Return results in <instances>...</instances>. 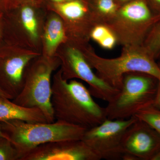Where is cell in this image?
I'll list each match as a JSON object with an SVG mask.
<instances>
[{"label":"cell","instance_id":"obj_1","mask_svg":"<svg viewBox=\"0 0 160 160\" xmlns=\"http://www.w3.org/2000/svg\"><path fill=\"white\" fill-rule=\"evenodd\" d=\"M51 104L55 120L86 129L107 118L106 108L94 101L89 89L77 80L64 79L61 72L52 84Z\"/></svg>","mask_w":160,"mask_h":160},{"label":"cell","instance_id":"obj_2","mask_svg":"<svg viewBox=\"0 0 160 160\" xmlns=\"http://www.w3.org/2000/svg\"><path fill=\"white\" fill-rule=\"evenodd\" d=\"M85 58L98 76L106 84L119 90L123 75L141 72L151 75L160 82V68L157 61L142 46L122 47L118 57L107 58L98 55L92 49L82 48Z\"/></svg>","mask_w":160,"mask_h":160},{"label":"cell","instance_id":"obj_3","mask_svg":"<svg viewBox=\"0 0 160 160\" xmlns=\"http://www.w3.org/2000/svg\"><path fill=\"white\" fill-rule=\"evenodd\" d=\"M0 122L3 132L18 149L21 158L42 144L63 140L82 139L87 129L57 121L32 123L15 119Z\"/></svg>","mask_w":160,"mask_h":160},{"label":"cell","instance_id":"obj_4","mask_svg":"<svg viewBox=\"0 0 160 160\" xmlns=\"http://www.w3.org/2000/svg\"><path fill=\"white\" fill-rule=\"evenodd\" d=\"M160 81L151 75L129 72L123 75L118 92L106 108L107 118L127 119L153 105Z\"/></svg>","mask_w":160,"mask_h":160},{"label":"cell","instance_id":"obj_5","mask_svg":"<svg viewBox=\"0 0 160 160\" xmlns=\"http://www.w3.org/2000/svg\"><path fill=\"white\" fill-rule=\"evenodd\" d=\"M160 15L155 14L146 0H134L120 6L106 25L122 47L142 46L144 40Z\"/></svg>","mask_w":160,"mask_h":160},{"label":"cell","instance_id":"obj_6","mask_svg":"<svg viewBox=\"0 0 160 160\" xmlns=\"http://www.w3.org/2000/svg\"><path fill=\"white\" fill-rule=\"evenodd\" d=\"M57 66L54 60L41 59L27 69L24 75L22 89L12 102L27 108L42 111L48 122H55L51 104V74Z\"/></svg>","mask_w":160,"mask_h":160},{"label":"cell","instance_id":"obj_7","mask_svg":"<svg viewBox=\"0 0 160 160\" xmlns=\"http://www.w3.org/2000/svg\"><path fill=\"white\" fill-rule=\"evenodd\" d=\"M106 118L98 126L86 129L82 140L101 159H122V143L125 132L136 120Z\"/></svg>","mask_w":160,"mask_h":160},{"label":"cell","instance_id":"obj_8","mask_svg":"<svg viewBox=\"0 0 160 160\" xmlns=\"http://www.w3.org/2000/svg\"><path fill=\"white\" fill-rule=\"evenodd\" d=\"M79 47L80 45H75L67 49L63 60V78L67 81L73 78L82 80L89 85L92 96L109 102L119 90L106 84L95 73Z\"/></svg>","mask_w":160,"mask_h":160},{"label":"cell","instance_id":"obj_9","mask_svg":"<svg viewBox=\"0 0 160 160\" xmlns=\"http://www.w3.org/2000/svg\"><path fill=\"white\" fill-rule=\"evenodd\" d=\"M122 150V160H152L160 151V134L137 118L123 136Z\"/></svg>","mask_w":160,"mask_h":160},{"label":"cell","instance_id":"obj_10","mask_svg":"<svg viewBox=\"0 0 160 160\" xmlns=\"http://www.w3.org/2000/svg\"><path fill=\"white\" fill-rule=\"evenodd\" d=\"M10 46H0V89L10 100L22 89L25 70L34 54H24Z\"/></svg>","mask_w":160,"mask_h":160},{"label":"cell","instance_id":"obj_11","mask_svg":"<svg viewBox=\"0 0 160 160\" xmlns=\"http://www.w3.org/2000/svg\"><path fill=\"white\" fill-rule=\"evenodd\" d=\"M94 151L81 140H63L40 145L21 160H100Z\"/></svg>","mask_w":160,"mask_h":160},{"label":"cell","instance_id":"obj_12","mask_svg":"<svg viewBox=\"0 0 160 160\" xmlns=\"http://www.w3.org/2000/svg\"><path fill=\"white\" fill-rule=\"evenodd\" d=\"M15 119L29 122H48L40 109L23 107L9 98L0 97V122Z\"/></svg>","mask_w":160,"mask_h":160},{"label":"cell","instance_id":"obj_13","mask_svg":"<svg viewBox=\"0 0 160 160\" xmlns=\"http://www.w3.org/2000/svg\"><path fill=\"white\" fill-rule=\"evenodd\" d=\"M98 24H106L112 19L120 6L115 0H88Z\"/></svg>","mask_w":160,"mask_h":160},{"label":"cell","instance_id":"obj_14","mask_svg":"<svg viewBox=\"0 0 160 160\" xmlns=\"http://www.w3.org/2000/svg\"><path fill=\"white\" fill-rule=\"evenodd\" d=\"M65 38V29L62 21L57 18H52L47 25L45 35L48 54H52L59 44L63 42Z\"/></svg>","mask_w":160,"mask_h":160},{"label":"cell","instance_id":"obj_15","mask_svg":"<svg viewBox=\"0 0 160 160\" xmlns=\"http://www.w3.org/2000/svg\"><path fill=\"white\" fill-rule=\"evenodd\" d=\"M90 38L103 49L111 50L118 44L117 39L111 29L105 24L95 25L90 32Z\"/></svg>","mask_w":160,"mask_h":160},{"label":"cell","instance_id":"obj_16","mask_svg":"<svg viewBox=\"0 0 160 160\" xmlns=\"http://www.w3.org/2000/svg\"><path fill=\"white\" fill-rule=\"evenodd\" d=\"M142 46L155 59H160V17L149 30Z\"/></svg>","mask_w":160,"mask_h":160},{"label":"cell","instance_id":"obj_17","mask_svg":"<svg viewBox=\"0 0 160 160\" xmlns=\"http://www.w3.org/2000/svg\"><path fill=\"white\" fill-rule=\"evenodd\" d=\"M20 2L22 4L20 10V18L23 26L32 38H38V25L34 9L30 2Z\"/></svg>","mask_w":160,"mask_h":160},{"label":"cell","instance_id":"obj_18","mask_svg":"<svg viewBox=\"0 0 160 160\" xmlns=\"http://www.w3.org/2000/svg\"><path fill=\"white\" fill-rule=\"evenodd\" d=\"M134 116L147 123L160 134V109L151 105L140 110Z\"/></svg>","mask_w":160,"mask_h":160},{"label":"cell","instance_id":"obj_19","mask_svg":"<svg viewBox=\"0 0 160 160\" xmlns=\"http://www.w3.org/2000/svg\"><path fill=\"white\" fill-rule=\"evenodd\" d=\"M21 155L11 141L0 137V160H20Z\"/></svg>","mask_w":160,"mask_h":160},{"label":"cell","instance_id":"obj_20","mask_svg":"<svg viewBox=\"0 0 160 160\" xmlns=\"http://www.w3.org/2000/svg\"><path fill=\"white\" fill-rule=\"evenodd\" d=\"M18 2V0H0V13L4 14L11 10Z\"/></svg>","mask_w":160,"mask_h":160},{"label":"cell","instance_id":"obj_21","mask_svg":"<svg viewBox=\"0 0 160 160\" xmlns=\"http://www.w3.org/2000/svg\"><path fill=\"white\" fill-rule=\"evenodd\" d=\"M152 11L160 15V0H146Z\"/></svg>","mask_w":160,"mask_h":160},{"label":"cell","instance_id":"obj_22","mask_svg":"<svg viewBox=\"0 0 160 160\" xmlns=\"http://www.w3.org/2000/svg\"><path fill=\"white\" fill-rule=\"evenodd\" d=\"M153 105L158 109H160V82L159 83L157 92Z\"/></svg>","mask_w":160,"mask_h":160},{"label":"cell","instance_id":"obj_23","mask_svg":"<svg viewBox=\"0 0 160 160\" xmlns=\"http://www.w3.org/2000/svg\"><path fill=\"white\" fill-rule=\"evenodd\" d=\"M3 13H0V41L4 34V18Z\"/></svg>","mask_w":160,"mask_h":160},{"label":"cell","instance_id":"obj_24","mask_svg":"<svg viewBox=\"0 0 160 160\" xmlns=\"http://www.w3.org/2000/svg\"><path fill=\"white\" fill-rule=\"evenodd\" d=\"M117 3L118 4L119 6H121L127 3L130 2L134 0H115Z\"/></svg>","mask_w":160,"mask_h":160},{"label":"cell","instance_id":"obj_25","mask_svg":"<svg viewBox=\"0 0 160 160\" xmlns=\"http://www.w3.org/2000/svg\"><path fill=\"white\" fill-rule=\"evenodd\" d=\"M0 137L6 138L9 139L8 137H7V136L3 132L1 122H0Z\"/></svg>","mask_w":160,"mask_h":160},{"label":"cell","instance_id":"obj_26","mask_svg":"<svg viewBox=\"0 0 160 160\" xmlns=\"http://www.w3.org/2000/svg\"><path fill=\"white\" fill-rule=\"evenodd\" d=\"M41 0H18V2H28L35 3L39 2Z\"/></svg>","mask_w":160,"mask_h":160},{"label":"cell","instance_id":"obj_27","mask_svg":"<svg viewBox=\"0 0 160 160\" xmlns=\"http://www.w3.org/2000/svg\"><path fill=\"white\" fill-rule=\"evenodd\" d=\"M0 97L6 98H7L9 99V97H8L5 93H4L1 89H0Z\"/></svg>","mask_w":160,"mask_h":160},{"label":"cell","instance_id":"obj_28","mask_svg":"<svg viewBox=\"0 0 160 160\" xmlns=\"http://www.w3.org/2000/svg\"><path fill=\"white\" fill-rule=\"evenodd\" d=\"M55 3H60L62 2H65V0H51Z\"/></svg>","mask_w":160,"mask_h":160},{"label":"cell","instance_id":"obj_29","mask_svg":"<svg viewBox=\"0 0 160 160\" xmlns=\"http://www.w3.org/2000/svg\"><path fill=\"white\" fill-rule=\"evenodd\" d=\"M157 62L158 65V66H159L160 68V59L159 60H158Z\"/></svg>","mask_w":160,"mask_h":160},{"label":"cell","instance_id":"obj_30","mask_svg":"<svg viewBox=\"0 0 160 160\" xmlns=\"http://www.w3.org/2000/svg\"><path fill=\"white\" fill-rule=\"evenodd\" d=\"M73 1V0H65V1Z\"/></svg>","mask_w":160,"mask_h":160}]
</instances>
